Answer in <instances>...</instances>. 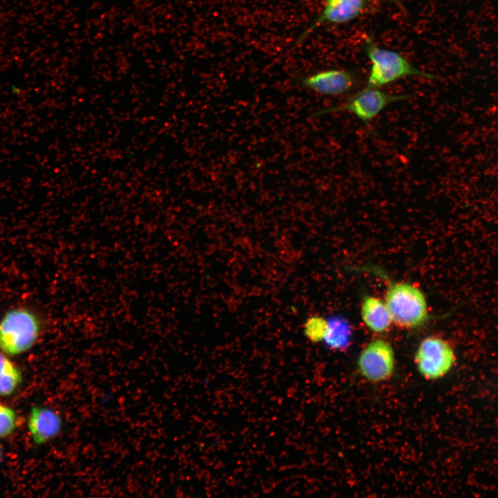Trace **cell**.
Here are the masks:
<instances>
[{"mask_svg": "<svg viewBox=\"0 0 498 498\" xmlns=\"http://www.w3.org/2000/svg\"><path fill=\"white\" fill-rule=\"evenodd\" d=\"M64 421L56 410L44 406L32 408L28 421V429L37 445H44L60 435Z\"/></svg>", "mask_w": 498, "mask_h": 498, "instance_id": "obj_8", "label": "cell"}, {"mask_svg": "<svg viewBox=\"0 0 498 498\" xmlns=\"http://www.w3.org/2000/svg\"><path fill=\"white\" fill-rule=\"evenodd\" d=\"M45 328V321L36 311L26 306L11 308L0 319V351L17 356L36 344Z\"/></svg>", "mask_w": 498, "mask_h": 498, "instance_id": "obj_1", "label": "cell"}, {"mask_svg": "<svg viewBox=\"0 0 498 498\" xmlns=\"http://www.w3.org/2000/svg\"><path fill=\"white\" fill-rule=\"evenodd\" d=\"M361 317L373 332L386 331L392 323L389 311L384 301L373 296H365L361 304Z\"/></svg>", "mask_w": 498, "mask_h": 498, "instance_id": "obj_10", "label": "cell"}, {"mask_svg": "<svg viewBox=\"0 0 498 498\" xmlns=\"http://www.w3.org/2000/svg\"><path fill=\"white\" fill-rule=\"evenodd\" d=\"M387 1H388V0H387Z\"/></svg>", "mask_w": 498, "mask_h": 498, "instance_id": "obj_16", "label": "cell"}, {"mask_svg": "<svg viewBox=\"0 0 498 498\" xmlns=\"http://www.w3.org/2000/svg\"><path fill=\"white\" fill-rule=\"evenodd\" d=\"M17 426V415L10 407L0 404V438L10 435Z\"/></svg>", "mask_w": 498, "mask_h": 498, "instance_id": "obj_14", "label": "cell"}, {"mask_svg": "<svg viewBox=\"0 0 498 498\" xmlns=\"http://www.w3.org/2000/svg\"><path fill=\"white\" fill-rule=\"evenodd\" d=\"M329 326L322 342L331 349L343 350L348 347L351 340L350 326L345 320L332 318L328 320Z\"/></svg>", "mask_w": 498, "mask_h": 498, "instance_id": "obj_12", "label": "cell"}, {"mask_svg": "<svg viewBox=\"0 0 498 498\" xmlns=\"http://www.w3.org/2000/svg\"><path fill=\"white\" fill-rule=\"evenodd\" d=\"M329 326L328 320L320 316L309 317L304 324V335L311 341H323Z\"/></svg>", "mask_w": 498, "mask_h": 498, "instance_id": "obj_13", "label": "cell"}, {"mask_svg": "<svg viewBox=\"0 0 498 498\" xmlns=\"http://www.w3.org/2000/svg\"><path fill=\"white\" fill-rule=\"evenodd\" d=\"M355 82L354 76L340 69L322 71L300 79L305 88L325 95H338L349 91Z\"/></svg>", "mask_w": 498, "mask_h": 498, "instance_id": "obj_9", "label": "cell"}, {"mask_svg": "<svg viewBox=\"0 0 498 498\" xmlns=\"http://www.w3.org/2000/svg\"><path fill=\"white\" fill-rule=\"evenodd\" d=\"M22 381L21 371L5 353L0 352V396L13 394Z\"/></svg>", "mask_w": 498, "mask_h": 498, "instance_id": "obj_11", "label": "cell"}, {"mask_svg": "<svg viewBox=\"0 0 498 498\" xmlns=\"http://www.w3.org/2000/svg\"><path fill=\"white\" fill-rule=\"evenodd\" d=\"M365 50L371 64L366 87L379 88L411 76L437 78L419 70L398 53L376 45L370 38L365 39Z\"/></svg>", "mask_w": 498, "mask_h": 498, "instance_id": "obj_2", "label": "cell"}, {"mask_svg": "<svg viewBox=\"0 0 498 498\" xmlns=\"http://www.w3.org/2000/svg\"><path fill=\"white\" fill-rule=\"evenodd\" d=\"M358 370L367 380L380 382L389 380L395 369L394 351L389 342L382 339L371 341L358 359Z\"/></svg>", "mask_w": 498, "mask_h": 498, "instance_id": "obj_6", "label": "cell"}, {"mask_svg": "<svg viewBox=\"0 0 498 498\" xmlns=\"http://www.w3.org/2000/svg\"><path fill=\"white\" fill-rule=\"evenodd\" d=\"M392 322L404 329H416L428 319L427 304L423 293L407 282L391 283L384 300Z\"/></svg>", "mask_w": 498, "mask_h": 498, "instance_id": "obj_3", "label": "cell"}, {"mask_svg": "<svg viewBox=\"0 0 498 498\" xmlns=\"http://www.w3.org/2000/svg\"><path fill=\"white\" fill-rule=\"evenodd\" d=\"M0 456H1V452H0Z\"/></svg>", "mask_w": 498, "mask_h": 498, "instance_id": "obj_15", "label": "cell"}, {"mask_svg": "<svg viewBox=\"0 0 498 498\" xmlns=\"http://www.w3.org/2000/svg\"><path fill=\"white\" fill-rule=\"evenodd\" d=\"M367 0H324V6L313 23L302 33L297 44L323 24H343L356 19L365 9Z\"/></svg>", "mask_w": 498, "mask_h": 498, "instance_id": "obj_7", "label": "cell"}, {"mask_svg": "<svg viewBox=\"0 0 498 498\" xmlns=\"http://www.w3.org/2000/svg\"><path fill=\"white\" fill-rule=\"evenodd\" d=\"M452 345L437 336H428L419 344L414 356L418 373L427 380H434L445 376L456 362Z\"/></svg>", "mask_w": 498, "mask_h": 498, "instance_id": "obj_5", "label": "cell"}, {"mask_svg": "<svg viewBox=\"0 0 498 498\" xmlns=\"http://www.w3.org/2000/svg\"><path fill=\"white\" fill-rule=\"evenodd\" d=\"M410 97L411 95L407 94H391L378 88L365 86L342 104L317 111L313 116H318L338 111H347L367 125L389 104L407 100Z\"/></svg>", "mask_w": 498, "mask_h": 498, "instance_id": "obj_4", "label": "cell"}]
</instances>
